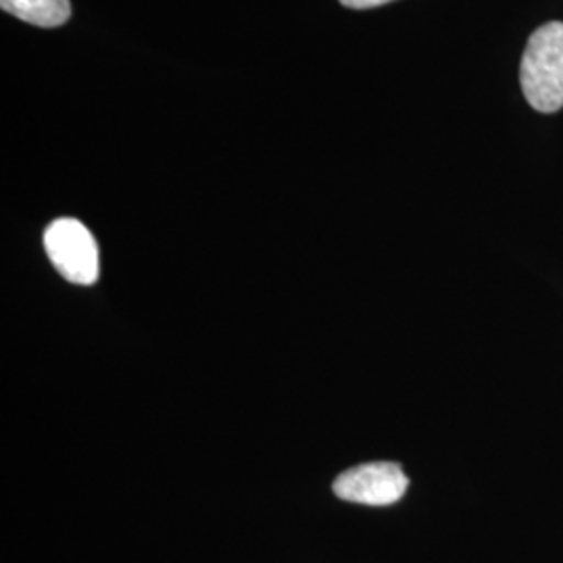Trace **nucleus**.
<instances>
[{"label":"nucleus","mask_w":563,"mask_h":563,"mask_svg":"<svg viewBox=\"0 0 563 563\" xmlns=\"http://www.w3.org/2000/svg\"><path fill=\"white\" fill-rule=\"evenodd\" d=\"M523 97L541 113L563 107V23L551 21L539 27L523 51L520 67Z\"/></svg>","instance_id":"nucleus-1"},{"label":"nucleus","mask_w":563,"mask_h":563,"mask_svg":"<svg viewBox=\"0 0 563 563\" xmlns=\"http://www.w3.org/2000/svg\"><path fill=\"white\" fill-rule=\"evenodd\" d=\"M44 249L65 280L90 286L99 278V246L78 220L60 218L51 223L44 232Z\"/></svg>","instance_id":"nucleus-2"},{"label":"nucleus","mask_w":563,"mask_h":563,"mask_svg":"<svg viewBox=\"0 0 563 563\" xmlns=\"http://www.w3.org/2000/svg\"><path fill=\"white\" fill-rule=\"evenodd\" d=\"M409 488V478L401 465L390 462L363 463L342 472L334 481V495L351 504L384 505L401 501Z\"/></svg>","instance_id":"nucleus-3"},{"label":"nucleus","mask_w":563,"mask_h":563,"mask_svg":"<svg viewBox=\"0 0 563 563\" xmlns=\"http://www.w3.org/2000/svg\"><path fill=\"white\" fill-rule=\"evenodd\" d=\"M4 13L41 27H59L71 18L69 0H0Z\"/></svg>","instance_id":"nucleus-4"},{"label":"nucleus","mask_w":563,"mask_h":563,"mask_svg":"<svg viewBox=\"0 0 563 563\" xmlns=\"http://www.w3.org/2000/svg\"><path fill=\"white\" fill-rule=\"evenodd\" d=\"M386 2H393V0H341V4L351 9H372V7H383Z\"/></svg>","instance_id":"nucleus-5"}]
</instances>
